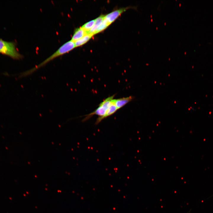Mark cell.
<instances>
[{
    "instance_id": "cell-1",
    "label": "cell",
    "mask_w": 213,
    "mask_h": 213,
    "mask_svg": "<svg viewBox=\"0 0 213 213\" xmlns=\"http://www.w3.org/2000/svg\"><path fill=\"white\" fill-rule=\"evenodd\" d=\"M75 47V42L71 40L66 42L47 58L33 68L22 73L20 76L21 77H25L31 74L54 59L69 52Z\"/></svg>"
},
{
    "instance_id": "cell-2",
    "label": "cell",
    "mask_w": 213,
    "mask_h": 213,
    "mask_svg": "<svg viewBox=\"0 0 213 213\" xmlns=\"http://www.w3.org/2000/svg\"><path fill=\"white\" fill-rule=\"evenodd\" d=\"M115 95H114L105 99L99 105L98 107L93 112L85 115L86 117L83 120V121H86L93 115H96L99 117L97 119L95 122V125L98 124L102 120L105 116L106 111L109 107L112 100Z\"/></svg>"
},
{
    "instance_id": "cell-3",
    "label": "cell",
    "mask_w": 213,
    "mask_h": 213,
    "mask_svg": "<svg viewBox=\"0 0 213 213\" xmlns=\"http://www.w3.org/2000/svg\"><path fill=\"white\" fill-rule=\"evenodd\" d=\"M0 53L15 59H19L22 57L17 50L14 42L1 39H0Z\"/></svg>"
},
{
    "instance_id": "cell-4",
    "label": "cell",
    "mask_w": 213,
    "mask_h": 213,
    "mask_svg": "<svg viewBox=\"0 0 213 213\" xmlns=\"http://www.w3.org/2000/svg\"><path fill=\"white\" fill-rule=\"evenodd\" d=\"M126 9V8H122L115 10L105 15L104 19L110 25L125 11Z\"/></svg>"
},
{
    "instance_id": "cell-5",
    "label": "cell",
    "mask_w": 213,
    "mask_h": 213,
    "mask_svg": "<svg viewBox=\"0 0 213 213\" xmlns=\"http://www.w3.org/2000/svg\"><path fill=\"white\" fill-rule=\"evenodd\" d=\"M134 97L130 96L126 97H123L117 99H115V102L117 109H119L127 104L132 101L134 99Z\"/></svg>"
},
{
    "instance_id": "cell-6",
    "label": "cell",
    "mask_w": 213,
    "mask_h": 213,
    "mask_svg": "<svg viewBox=\"0 0 213 213\" xmlns=\"http://www.w3.org/2000/svg\"><path fill=\"white\" fill-rule=\"evenodd\" d=\"M88 34L81 27L77 28L75 30L71 40L75 42Z\"/></svg>"
},
{
    "instance_id": "cell-7",
    "label": "cell",
    "mask_w": 213,
    "mask_h": 213,
    "mask_svg": "<svg viewBox=\"0 0 213 213\" xmlns=\"http://www.w3.org/2000/svg\"><path fill=\"white\" fill-rule=\"evenodd\" d=\"M105 15H101L95 19V22L94 26L88 32V34H91L93 36L97 28L101 24L104 19Z\"/></svg>"
},
{
    "instance_id": "cell-8",
    "label": "cell",
    "mask_w": 213,
    "mask_h": 213,
    "mask_svg": "<svg viewBox=\"0 0 213 213\" xmlns=\"http://www.w3.org/2000/svg\"><path fill=\"white\" fill-rule=\"evenodd\" d=\"M118 110L115 102V99H113L107 109L103 119L114 114Z\"/></svg>"
},
{
    "instance_id": "cell-9",
    "label": "cell",
    "mask_w": 213,
    "mask_h": 213,
    "mask_svg": "<svg viewBox=\"0 0 213 213\" xmlns=\"http://www.w3.org/2000/svg\"><path fill=\"white\" fill-rule=\"evenodd\" d=\"M93 36L90 34H88L82 38L75 42V47L81 46L87 43Z\"/></svg>"
},
{
    "instance_id": "cell-10",
    "label": "cell",
    "mask_w": 213,
    "mask_h": 213,
    "mask_svg": "<svg viewBox=\"0 0 213 213\" xmlns=\"http://www.w3.org/2000/svg\"><path fill=\"white\" fill-rule=\"evenodd\" d=\"M95 22V20L90 21L84 24L81 28L88 33V32L94 26Z\"/></svg>"
},
{
    "instance_id": "cell-11",
    "label": "cell",
    "mask_w": 213,
    "mask_h": 213,
    "mask_svg": "<svg viewBox=\"0 0 213 213\" xmlns=\"http://www.w3.org/2000/svg\"><path fill=\"white\" fill-rule=\"evenodd\" d=\"M110 24L104 19L103 22L97 28L94 33V35L99 33L106 28Z\"/></svg>"
}]
</instances>
